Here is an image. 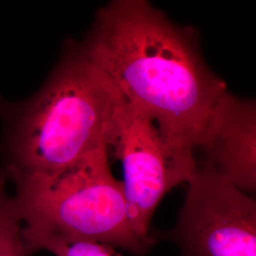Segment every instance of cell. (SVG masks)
<instances>
[{
  "label": "cell",
  "instance_id": "7",
  "mask_svg": "<svg viewBox=\"0 0 256 256\" xmlns=\"http://www.w3.org/2000/svg\"><path fill=\"white\" fill-rule=\"evenodd\" d=\"M23 238L28 256L40 250H46L54 256H122L108 244L30 230L24 227Z\"/></svg>",
  "mask_w": 256,
  "mask_h": 256
},
{
  "label": "cell",
  "instance_id": "5",
  "mask_svg": "<svg viewBox=\"0 0 256 256\" xmlns=\"http://www.w3.org/2000/svg\"><path fill=\"white\" fill-rule=\"evenodd\" d=\"M174 227L182 256H256V202L209 164L196 162Z\"/></svg>",
  "mask_w": 256,
  "mask_h": 256
},
{
  "label": "cell",
  "instance_id": "1",
  "mask_svg": "<svg viewBox=\"0 0 256 256\" xmlns=\"http://www.w3.org/2000/svg\"><path fill=\"white\" fill-rule=\"evenodd\" d=\"M81 46L172 142L200 146L227 86L205 63L194 28L176 24L146 0H114L98 10Z\"/></svg>",
  "mask_w": 256,
  "mask_h": 256
},
{
  "label": "cell",
  "instance_id": "3",
  "mask_svg": "<svg viewBox=\"0 0 256 256\" xmlns=\"http://www.w3.org/2000/svg\"><path fill=\"white\" fill-rule=\"evenodd\" d=\"M4 173L14 185L12 198L25 229L92 240L136 256H146L155 245L131 227L106 144L52 171Z\"/></svg>",
  "mask_w": 256,
  "mask_h": 256
},
{
  "label": "cell",
  "instance_id": "4",
  "mask_svg": "<svg viewBox=\"0 0 256 256\" xmlns=\"http://www.w3.org/2000/svg\"><path fill=\"white\" fill-rule=\"evenodd\" d=\"M106 144L122 167L120 182L132 229L138 238L156 241L149 234L153 216L167 192L190 180L198 162L194 150L174 144L124 95L106 126Z\"/></svg>",
  "mask_w": 256,
  "mask_h": 256
},
{
  "label": "cell",
  "instance_id": "6",
  "mask_svg": "<svg viewBox=\"0 0 256 256\" xmlns=\"http://www.w3.org/2000/svg\"><path fill=\"white\" fill-rule=\"evenodd\" d=\"M256 102L227 90L198 146L205 154V162L248 194L256 189Z\"/></svg>",
  "mask_w": 256,
  "mask_h": 256
},
{
  "label": "cell",
  "instance_id": "2",
  "mask_svg": "<svg viewBox=\"0 0 256 256\" xmlns=\"http://www.w3.org/2000/svg\"><path fill=\"white\" fill-rule=\"evenodd\" d=\"M122 96L81 45L70 43L14 126L6 171H52L106 144V126Z\"/></svg>",
  "mask_w": 256,
  "mask_h": 256
},
{
  "label": "cell",
  "instance_id": "8",
  "mask_svg": "<svg viewBox=\"0 0 256 256\" xmlns=\"http://www.w3.org/2000/svg\"><path fill=\"white\" fill-rule=\"evenodd\" d=\"M0 256H28L23 223L8 190V178L0 170Z\"/></svg>",
  "mask_w": 256,
  "mask_h": 256
}]
</instances>
